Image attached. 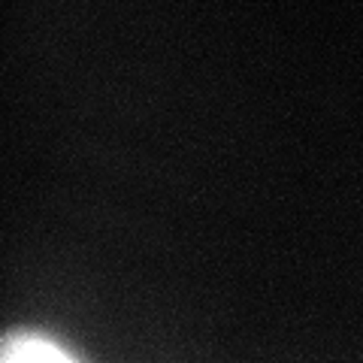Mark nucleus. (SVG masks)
Instances as JSON below:
<instances>
[{
	"mask_svg": "<svg viewBox=\"0 0 363 363\" xmlns=\"http://www.w3.org/2000/svg\"><path fill=\"white\" fill-rule=\"evenodd\" d=\"M0 363H76L61 345L37 333H16L0 342Z\"/></svg>",
	"mask_w": 363,
	"mask_h": 363,
	"instance_id": "obj_1",
	"label": "nucleus"
}]
</instances>
